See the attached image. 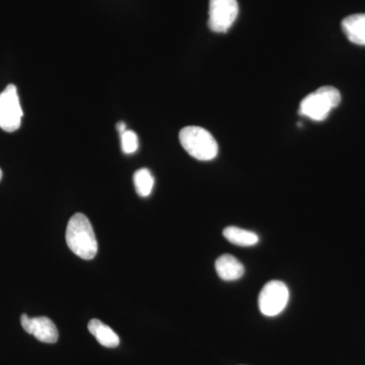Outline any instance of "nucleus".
<instances>
[{
	"label": "nucleus",
	"mask_w": 365,
	"mask_h": 365,
	"mask_svg": "<svg viewBox=\"0 0 365 365\" xmlns=\"http://www.w3.org/2000/svg\"><path fill=\"white\" fill-rule=\"evenodd\" d=\"M66 242L72 253L83 260H91L97 256V237L90 220L83 213H76L69 220Z\"/></svg>",
	"instance_id": "f257e3e1"
},
{
	"label": "nucleus",
	"mask_w": 365,
	"mask_h": 365,
	"mask_svg": "<svg viewBox=\"0 0 365 365\" xmlns=\"http://www.w3.org/2000/svg\"><path fill=\"white\" fill-rule=\"evenodd\" d=\"M179 138L184 150L196 160L207 162L217 157L218 144L212 134L202 127H185Z\"/></svg>",
	"instance_id": "f03ea898"
},
{
	"label": "nucleus",
	"mask_w": 365,
	"mask_h": 365,
	"mask_svg": "<svg viewBox=\"0 0 365 365\" xmlns=\"http://www.w3.org/2000/svg\"><path fill=\"white\" fill-rule=\"evenodd\" d=\"M341 102L340 91L333 86H322L300 102L299 114L314 121H324Z\"/></svg>",
	"instance_id": "7ed1b4c3"
},
{
	"label": "nucleus",
	"mask_w": 365,
	"mask_h": 365,
	"mask_svg": "<svg viewBox=\"0 0 365 365\" xmlns=\"http://www.w3.org/2000/svg\"><path fill=\"white\" fill-rule=\"evenodd\" d=\"M23 115L16 86H7L0 93V128L6 132L18 130Z\"/></svg>",
	"instance_id": "20e7f679"
},
{
	"label": "nucleus",
	"mask_w": 365,
	"mask_h": 365,
	"mask_svg": "<svg viewBox=\"0 0 365 365\" xmlns=\"http://www.w3.org/2000/svg\"><path fill=\"white\" fill-rule=\"evenodd\" d=\"M289 299V290L285 283L273 280L266 283L259 295V309L264 316L275 317L282 313Z\"/></svg>",
	"instance_id": "39448f33"
},
{
	"label": "nucleus",
	"mask_w": 365,
	"mask_h": 365,
	"mask_svg": "<svg viewBox=\"0 0 365 365\" xmlns=\"http://www.w3.org/2000/svg\"><path fill=\"white\" fill-rule=\"evenodd\" d=\"M239 14L237 0H209V28L215 33H227Z\"/></svg>",
	"instance_id": "423d86ee"
},
{
	"label": "nucleus",
	"mask_w": 365,
	"mask_h": 365,
	"mask_svg": "<svg viewBox=\"0 0 365 365\" xmlns=\"http://www.w3.org/2000/svg\"><path fill=\"white\" fill-rule=\"evenodd\" d=\"M21 323L26 333L31 334L41 342L53 344L58 341V330L47 317L30 318L24 314L21 317Z\"/></svg>",
	"instance_id": "0eeeda50"
},
{
	"label": "nucleus",
	"mask_w": 365,
	"mask_h": 365,
	"mask_svg": "<svg viewBox=\"0 0 365 365\" xmlns=\"http://www.w3.org/2000/svg\"><path fill=\"white\" fill-rule=\"evenodd\" d=\"M216 272L225 281L240 279L245 273L244 265L232 255H222L215 262Z\"/></svg>",
	"instance_id": "6e6552de"
},
{
	"label": "nucleus",
	"mask_w": 365,
	"mask_h": 365,
	"mask_svg": "<svg viewBox=\"0 0 365 365\" xmlns=\"http://www.w3.org/2000/svg\"><path fill=\"white\" fill-rule=\"evenodd\" d=\"M342 29L350 42L365 46V14L347 16L342 21Z\"/></svg>",
	"instance_id": "1a4fd4ad"
},
{
	"label": "nucleus",
	"mask_w": 365,
	"mask_h": 365,
	"mask_svg": "<svg viewBox=\"0 0 365 365\" xmlns=\"http://www.w3.org/2000/svg\"><path fill=\"white\" fill-rule=\"evenodd\" d=\"M88 331L101 345L107 348H115L120 344V338L109 326L100 319H91L88 325Z\"/></svg>",
	"instance_id": "9d476101"
},
{
	"label": "nucleus",
	"mask_w": 365,
	"mask_h": 365,
	"mask_svg": "<svg viewBox=\"0 0 365 365\" xmlns=\"http://www.w3.org/2000/svg\"><path fill=\"white\" fill-rule=\"evenodd\" d=\"M223 235L228 242L235 246L252 247L259 242V237L255 232L237 227H225Z\"/></svg>",
	"instance_id": "9b49d317"
},
{
	"label": "nucleus",
	"mask_w": 365,
	"mask_h": 365,
	"mask_svg": "<svg viewBox=\"0 0 365 365\" xmlns=\"http://www.w3.org/2000/svg\"><path fill=\"white\" fill-rule=\"evenodd\" d=\"M133 181L139 196L148 197L150 195L153 186H155V178L150 170L143 168V169L136 170Z\"/></svg>",
	"instance_id": "f8f14e48"
},
{
	"label": "nucleus",
	"mask_w": 365,
	"mask_h": 365,
	"mask_svg": "<svg viewBox=\"0 0 365 365\" xmlns=\"http://www.w3.org/2000/svg\"><path fill=\"white\" fill-rule=\"evenodd\" d=\"M121 135L122 150L126 155H131L138 150V136L134 131L127 129Z\"/></svg>",
	"instance_id": "ddd939ff"
},
{
	"label": "nucleus",
	"mask_w": 365,
	"mask_h": 365,
	"mask_svg": "<svg viewBox=\"0 0 365 365\" xmlns=\"http://www.w3.org/2000/svg\"><path fill=\"white\" fill-rule=\"evenodd\" d=\"M117 130L120 134L124 133V132L127 130L126 124L122 121L119 122V123L117 124Z\"/></svg>",
	"instance_id": "4468645a"
},
{
	"label": "nucleus",
	"mask_w": 365,
	"mask_h": 365,
	"mask_svg": "<svg viewBox=\"0 0 365 365\" xmlns=\"http://www.w3.org/2000/svg\"><path fill=\"white\" fill-rule=\"evenodd\" d=\"M2 179V170L0 169V181H1Z\"/></svg>",
	"instance_id": "2eb2a0df"
}]
</instances>
